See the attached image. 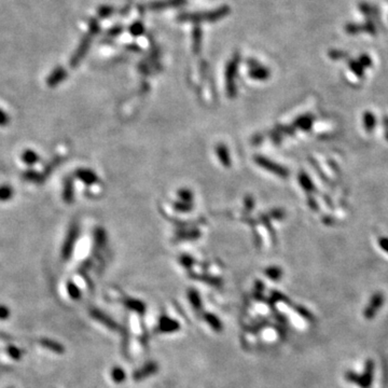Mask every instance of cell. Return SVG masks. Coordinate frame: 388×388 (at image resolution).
I'll list each match as a JSON object with an SVG mask.
<instances>
[{
    "label": "cell",
    "instance_id": "cell-10",
    "mask_svg": "<svg viewBox=\"0 0 388 388\" xmlns=\"http://www.w3.org/2000/svg\"><path fill=\"white\" fill-rule=\"evenodd\" d=\"M204 318L206 320V322L209 323V326L215 330V331H221L223 330V323H221V321L216 317L215 315H211V314H206L204 316Z\"/></svg>",
    "mask_w": 388,
    "mask_h": 388
},
{
    "label": "cell",
    "instance_id": "cell-11",
    "mask_svg": "<svg viewBox=\"0 0 388 388\" xmlns=\"http://www.w3.org/2000/svg\"><path fill=\"white\" fill-rule=\"evenodd\" d=\"M348 66H350L351 70L353 71V73L356 76L359 77V78L363 77V73H365V68H363L360 65V63L358 61H351L350 63H348Z\"/></svg>",
    "mask_w": 388,
    "mask_h": 388
},
{
    "label": "cell",
    "instance_id": "cell-3",
    "mask_svg": "<svg viewBox=\"0 0 388 388\" xmlns=\"http://www.w3.org/2000/svg\"><path fill=\"white\" fill-rule=\"evenodd\" d=\"M384 302H385V297L383 295V292H378V291L375 292V294L371 297L368 305L365 308V312H363L365 318L368 320L373 319L375 317V315L384 305Z\"/></svg>",
    "mask_w": 388,
    "mask_h": 388
},
{
    "label": "cell",
    "instance_id": "cell-18",
    "mask_svg": "<svg viewBox=\"0 0 388 388\" xmlns=\"http://www.w3.org/2000/svg\"><path fill=\"white\" fill-rule=\"evenodd\" d=\"M378 245L385 252L388 253V237H381L378 240Z\"/></svg>",
    "mask_w": 388,
    "mask_h": 388
},
{
    "label": "cell",
    "instance_id": "cell-7",
    "mask_svg": "<svg viewBox=\"0 0 388 388\" xmlns=\"http://www.w3.org/2000/svg\"><path fill=\"white\" fill-rule=\"evenodd\" d=\"M359 10L361 13H363L367 17V19L373 21V19H378V14H379V11L376 7L372 6L370 4H367V3H362L359 5Z\"/></svg>",
    "mask_w": 388,
    "mask_h": 388
},
{
    "label": "cell",
    "instance_id": "cell-19",
    "mask_svg": "<svg viewBox=\"0 0 388 388\" xmlns=\"http://www.w3.org/2000/svg\"><path fill=\"white\" fill-rule=\"evenodd\" d=\"M112 12H113L112 8H102V9L99 11V14L101 15V17H107V15Z\"/></svg>",
    "mask_w": 388,
    "mask_h": 388
},
{
    "label": "cell",
    "instance_id": "cell-5",
    "mask_svg": "<svg viewBox=\"0 0 388 388\" xmlns=\"http://www.w3.org/2000/svg\"><path fill=\"white\" fill-rule=\"evenodd\" d=\"M187 0H162V2H156V3H150L144 6L146 11H162L165 9H169V8H174V7H180L186 5Z\"/></svg>",
    "mask_w": 388,
    "mask_h": 388
},
{
    "label": "cell",
    "instance_id": "cell-2",
    "mask_svg": "<svg viewBox=\"0 0 388 388\" xmlns=\"http://www.w3.org/2000/svg\"><path fill=\"white\" fill-rule=\"evenodd\" d=\"M374 361L368 359L366 361L363 373L359 374L354 371H347L345 373V378L347 382L357 385L359 388H371L373 384L374 377Z\"/></svg>",
    "mask_w": 388,
    "mask_h": 388
},
{
    "label": "cell",
    "instance_id": "cell-12",
    "mask_svg": "<svg viewBox=\"0 0 388 388\" xmlns=\"http://www.w3.org/2000/svg\"><path fill=\"white\" fill-rule=\"evenodd\" d=\"M144 30H145L144 25H142L140 22L134 23L130 28V31L133 36H140L142 33H144Z\"/></svg>",
    "mask_w": 388,
    "mask_h": 388
},
{
    "label": "cell",
    "instance_id": "cell-14",
    "mask_svg": "<svg viewBox=\"0 0 388 388\" xmlns=\"http://www.w3.org/2000/svg\"><path fill=\"white\" fill-rule=\"evenodd\" d=\"M251 75L252 77H255L257 79H262L264 77H266L267 75V71L265 68H262V67H258V65H256L255 68H252L251 70Z\"/></svg>",
    "mask_w": 388,
    "mask_h": 388
},
{
    "label": "cell",
    "instance_id": "cell-17",
    "mask_svg": "<svg viewBox=\"0 0 388 388\" xmlns=\"http://www.w3.org/2000/svg\"><path fill=\"white\" fill-rule=\"evenodd\" d=\"M330 57L334 60H341V59H346L348 55L342 51H331Z\"/></svg>",
    "mask_w": 388,
    "mask_h": 388
},
{
    "label": "cell",
    "instance_id": "cell-6",
    "mask_svg": "<svg viewBox=\"0 0 388 388\" xmlns=\"http://www.w3.org/2000/svg\"><path fill=\"white\" fill-rule=\"evenodd\" d=\"M179 330V323L174 319H171L169 317H162L159 322V327H157V331L159 332H175Z\"/></svg>",
    "mask_w": 388,
    "mask_h": 388
},
{
    "label": "cell",
    "instance_id": "cell-16",
    "mask_svg": "<svg viewBox=\"0 0 388 388\" xmlns=\"http://www.w3.org/2000/svg\"><path fill=\"white\" fill-rule=\"evenodd\" d=\"M358 62L360 63V65L363 67V68H368V67H370L371 65H372V60L369 58V55H367V54H363V55H361V57L359 58V60H358Z\"/></svg>",
    "mask_w": 388,
    "mask_h": 388
},
{
    "label": "cell",
    "instance_id": "cell-1",
    "mask_svg": "<svg viewBox=\"0 0 388 388\" xmlns=\"http://www.w3.org/2000/svg\"><path fill=\"white\" fill-rule=\"evenodd\" d=\"M230 13L229 7H221L217 10L207 12H194V13H183L178 17L181 22L191 23H203V22H216L226 18Z\"/></svg>",
    "mask_w": 388,
    "mask_h": 388
},
{
    "label": "cell",
    "instance_id": "cell-4",
    "mask_svg": "<svg viewBox=\"0 0 388 388\" xmlns=\"http://www.w3.org/2000/svg\"><path fill=\"white\" fill-rule=\"evenodd\" d=\"M346 31L348 34L355 35L359 33H368L371 35H375L377 33V28L375 26L374 22L368 19V22L365 24H348L346 26Z\"/></svg>",
    "mask_w": 388,
    "mask_h": 388
},
{
    "label": "cell",
    "instance_id": "cell-13",
    "mask_svg": "<svg viewBox=\"0 0 388 388\" xmlns=\"http://www.w3.org/2000/svg\"><path fill=\"white\" fill-rule=\"evenodd\" d=\"M112 375L117 383H121L125 379V373L121 368H115Z\"/></svg>",
    "mask_w": 388,
    "mask_h": 388
},
{
    "label": "cell",
    "instance_id": "cell-15",
    "mask_svg": "<svg viewBox=\"0 0 388 388\" xmlns=\"http://www.w3.org/2000/svg\"><path fill=\"white\" fill-rule=\"evenodd\" d=\"M201 40H202L201 30H200V28H195L194 33H193V43H194V50L196 52H197V50H200Z\"/></svg>",
    "mask_w": 388,
    "mask_h": 388
},
{
    "label": "cell",
    "instance_id": "cell-9",
    "mask_svg": "<svg viewBox=\"0 0 388 388\" xmlns=\"http://www.w3.org/2000/svg\"><path fill=\"white\" fill-rule=\"evenodd\" d=\"M375 124H376V119L374 115L370 112H367L365 116H363V125H365L366 131L368 133L373 131L375 128Z\"/></svg>",
    "mask_w": 388,
    "mask_h": 388
},
{
    "label": "cell",
    "instance_id": "cell-8",
    "mask_svg": "<svg viewBox=\"0 0 388 388\" xmlns=\"http://www.w3.org/2000/svg\"><path fill=\"white\" fill-rule=\"evenodd\" d=\"M156 369H157L156 363L150 362V363H148V365H146L144 368H142L141 370L137 371L136 373L134 374V378H135L136 381H141L142 378H145L146 376L151 375L152 373H154V372H156Z\"/></svg>",
    "mask_w": 388,
    "mask_h": 388
},
{
    "label": "cell",
    "instance_id": "cell-20",
    "mask_svg": "<svg viewBox=\"0 0 388 388\" xmlns=\"http://www.w3.org/2000/svg\"><path fill=\"white\" fill-rule=\"evenodd\" d=\"M385 124H386V126H388V119L387 118L385 119Z\"/></svg>",
    "mask_w": 388,
    "mask_h": 388
}]
</instances>
